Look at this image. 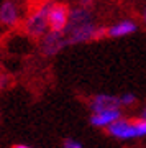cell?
<instances>
[{"label": "cell", "instance_id": "obj_1", "mask_svg": "<svg viewBox=\"0 0 146 148\" xmlns=\"http://www.w3.org/2000/svg\"><path fill=\"white\" fill-rule=\"evenodd\" d=\"M68 45H81L107 36V28L97 25L92 8L77 5L71 8L69 23L64 30Z\"/></svg>", "mask_w": 146, "mask_h": 148}, {"label": "cell", "instance_id": "obj_2", "mask_svg": "<svg viewBox=\"0 0 146 148\" xmlns=\"http://www.w3.org/2000/svg\"><path fill=\"white\" fill-rule=\"evenodd\" d=\"M53 7V0L43 2L36 10L30 13L25 20V32L33 38H41L49 32V10Z\"/></svg>", "mask_w": 146, "mask_h": 148}, {"label": "cell", "instance_id": "obj_3", "mask_svg": "<svg viewBox=\"0 0 146 148\" xmlns=\"http://www.w3.org/2000/svg\"><path fill=\"white\" fill-rule=\"evenodd\" d=\"M108 128V133L115 138L120 140H128V138H138L146 135V119H138V120H125L118 119L113 122Z\"/></svg>", "mask_w": 146, "mask_h": 148}, {"label": "cell", "instance_id": "obj_4", "mask_svg": "<svg viewBox=\"0 0 146 148\" xmlns=\"http://www.w3.org/2000/svg\"><path fill=\"white\" fill-rule=\"evenodd\" d=\"M66 46H69V45H68V40H66L64 32H53V30H49L44 36L40 38V49L48 58L56 56Z\"/></svg>", "mask_w": 146, "mask_h": 148}, {"label": "cell", "instance_id": "obj_5", "mask_svg": "<svg viewBox=\"0 0 146 148\" xmlns=\"http://www.w3.org/2000/svg\"><path fill=\"white\" fill-rule=\"evenodd\" d=\"M69 13H71V8L64 3H59V2H53V7L49 10V30L53 32H64L66 27L69 23Z\"/></svg>", "mask_w": 146, "mask_h": 148}, {"label": "cell", "instance_id": "obj_6", "mask_svg": "<svg viewBox=\"0 0 146 148\" xmlns=\"http://www.w3.org/2000/svg\"><path fill=\"white\" fill-rule=\"evenodd\" d=\"M21 16V5L15 0H3L0 3V25L15 27L18 25Z\"/></svg>", "mask_w": 146, "mask_h": 148}, {"label": "cell", "instance_id": "obj_7", "mask_svg": "<svg viewBox=\"0 0 146 148\" xmlns=\"http://www.w3.org/2000/svg\"><path fill=\"white\" fill-rule=\"evenodd\" d=\"M121 101L120 97L112 94H97L90 101V110L94 112H102V110H110V109H120Z\"/></svg>", "mask_w": 146, "mask_h": 148}, {"label": "cell", "instance_id": "obj_8", "mask_svg": "<svg viewBox=\"0 0 146 148\" xmlns=\"http://www.w3.org/2000/svg\"><path fill=\"white\" fill-rule=\"evenodd\" d=\"M138 30V23L133 20H120L110 25L107 28V36L108 38H125Z\"/></svg>", "mask_w": 146, "mask_h": 148}, {"label": "cell", "instance_id": "obj_9", "mask_svg": "<svg viewBox=\"0 0 146 148\" xmlns=\"http://www.w3.org/2000/svg\"><path fill=\"white\" fill-rule=\"evenodd\" d=\"M121 119L120 109H110V110H102V112H94L90 115V123L94 127H110L113 122Z\"/></svg>", "mask_w": 146, "mask_h": 148}, {"label": "cell", "instance_id": "obj_10", "mask_svg": "<svg viewBox=\"0 0 146 148\" xmlns=\"http://www.w3.org/2000/svg\"><path fill=\"white\" fill-rule=\"evenodd\" d=\"M120 101H121V106L128 107V106H133L136 102V97L133 94H123V95H120Z\"/></svg>", "mask_w": 146, "mask_h": 148}, {"label": "cell", "instance_id": "obj_11", "mask_svg": "<svg viewBox=\"0 0 146 148\" xmlns=\"http://www.w3.org/2000/svg\"><path fill=\"white\" fill-rule=\"evenodd\" d=\"M64 148H84V147L79 142L72 140V138H68V140L64 142Z\"/></svg>", "mask_w": 146, "mask_h": 148}, {"label": "cell", "instance_id": "obj_12", "mask_svg": "<svg viewBox=\"0 0 146 148\" xmlns=\"http://www.w3.org/2000/svg\"><path fill=\"white\" fill-rule=\"evenodd\" d=\"M79 5H82V7H89V8H92V5H94V0H79Z\"/></svg>", "mask_w": 146, "mask_h": 148}, {"label": "cell", "instance_id": "obj_13", "mask_svg": "<svg viewBox=\"0 0 146 148\" xmlns=\"http://www.w3.org/2000/svg\"><path fill=\"white\" fill-rule=\"evenodd\" d=\"M141 21H143V25L146 27V7L143 8V12H141Z\"/></svg>", "mask_w": 146, "mask_h": 148}, {"label": "cell", "instance_id": "obj_14", "mask_svg": "<svg viewBox=\"0 0 146 148\" xmlns=\"http://www.w3.org/2000/svg\"><path fill=\"white\" fill-rule=\"evenodd\" d=\"M141 117H143V119H146V106L143 107V110H141Z\"/></svg>", "mask_w": 146, "mask_h": 148}, {"label": "cell", "instance_id": "obj_15", "mask_svg": "<svg viewBox=\"0 0 146 148\" xmlns=\"http://www.w3.org/2000/svg\"><path fill=\"white\" fill-rule=\"evenodd\" d=\"M13 148H31V147H28V145H15Z\"/></svg>", "mask_w": 146, "mask_h": 148}, {"label": "cell", "instance_id": "obj_16", "mask_svg": "<svg viewBox=\"0 0 146 148\" xmlns=\"http://www.w3.org/2000/svg\"><path fill=\"white\" fill-rule=\"evenodd\" d=\"M16 3H20V5H23V3H26V2H28V0H15Z\"/></svg>", "mask_w": 146, "mask_h": 148}]
</instances>
